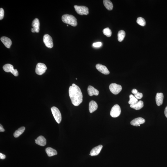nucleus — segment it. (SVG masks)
Segmentation results:
<instances>
[{
	"label": "nucleus",
	"instance_id": "f257e3e1",
	"mask_svg": "<svg viewBox=\"0 0 167 167\" xmlns=\"http://www.w3.org/2000/svg\"><path fill=\"white\" fill-rule=\"evenodd\" d=\"M69 94L71 103L75 106H78L82 103L83 95L79 87L73 84L69 88Z\"/></svg>",
	"mask_w": 167,
	"mask_h": 167
},
{
	"label": "nucleus",
	"instance_id": "f03ea898",
	"mask_svg": "<svg viewBox=\"0 0 167 167\" xmlns=\"http://www.w3.org/2000/svg\"><path fill=\"white\" fill-rule=\"evenodd\" d=\"M62 20L64 23L73 26H76L78 25L77 19L72 15L65 14L62 16Z\"/></svg>",
	"mask_w": 167,
	"mask_h": 167
},
{
	"label": "nucleus",
	"instance_id": "7ed1b4c3",
	"mask_svg": "<svg viewBox=\"0 0 167 167\" xmlns=\"http://www.w3.org/2000/svg\"><path fill=\"white\" fill-rule=\"evenodd\" d=\"M51 109L56 121L58 123H60L62 120L61 114L60 111L58 108L55 107H52Z\"/></svg>",
	"mask_w": 167,
	"mask_h": 167
},
{
	"label": "nucleus",
	"instance_id": "20e7f679",
	"mask_svg": "<svg viewBox=\"0 0 167 167\" xmlns=\"http://www.w3.org/2000/svg\"><path fill=\"white\" fill-rule=\"evenodd\" d=\"M74 8L77 13L80 15H87L89 14V8L87 7L75 5Z\"/></svg>",
	"mask_w": 167,
	"mask_h": 167
},
{
	"label": "nucleus",
	"instance_id": "39448f33",
	"mask_svg": "<svg viewBox=\"0 0 167 167\" xmlns=\"http://www.w3.org/2000/svg\"><path fill=\"white\" fill-rule=\"evenodd\" d=\"M3 69L6 72L11 73L15 76L17 77L19 75L17 70L14 69L13 66L10 64L5 65L3 66Z\"/></svg>",
	"mask_w": 167,
	"mask_h": 167
},
{
	"label": "nucleus",
	"instance_id": "423d86ee",
	"mask_svg": "<svg viewBox=\"0 0 167 167\" xmlns=\"http://www.w3.org/2000/svg\"><path fill=\"white\" fill-rule=\"evenodd\" d=\"M47 68L45 64L42 63H39L36 67L35 72L37 74L41 75L45 72Z\"/></svg>",
	"mask_w": 167,
	"mask_h": 167
},
{
	"label": "nucleus",
	"instance_id": "0eeeda50",
	"mask_svg": "<svg viewBox=\"0 0 167 167\" xmlns=\"http://www.w3.org/2000/svg\"><path fill=\"white\" fill-rule=\"evenodd\" d=\"M121 109L120 106L116 104L112 107L110 112V115L112 117L116 118L119 116L121 114Z\"/></svg>",
	"mask_w": 167,
	"mask_h": 167
},
{
	"label": "nucleus",
	"instance_id": "6e6552de",
	"mask_svg": "<svg viewBox=\"0 0 167 167\" xmlns=\"http://www.w3.org/2000/svg\"><path fill=\"white\" fill-rule=\"evenodd\" d=\"M43 41L45 45L47 47L49 48H53V43L52 37L48 34H46L43 37Z\"/></svg>",
	"mask_w": 167,
	"mask_h": 167
},
{
	"label": "nucleus",
	"instance_id": "1a4fd4ad",
	"mask_svg": "<svg viewBox=\"0 0 167 167\" xmlns=\"http://www.w3.org/2000/svg\"><path fill=\"white\" fill-rule=\"evenodd\" d=\"M111 92L114 94H117L121 91L122 87L121 85L116 83H112L109 86Z\"/></svg>",
	"mask_w": 167,
	"mask_h": 167
},
{
	"label": "nucleus",
	"instance_id": "9d476101",
	"mask_svg": "<svg viewBox=\"0 0 167 167\" xmlns=\"http://www.w3.org/2000/svg\"><path fill=\"white\" fill-rule=\"evenodd\" d=\"M31 31L33 33H38L40 30V22L38 19L35 18L32 23Z\"/></svg>",
	"mask_w": 167,
	"mask_h": 167
},
{
	"label": "nucleus",
	"instance_id": "9b49d317",
	"mask_svg": "<svg viewBox=\"0 0 167 167\" xmlns=\"http://www.w3.org/2000/svg\"><path fill=\"white\" fill-rule=\"evenodd\" d=\"M97 69L101 73L105 75L109 74V71L106 66L100 64H97L96 66Z\"/></svg>",
	"mask_w": 167,
	"mask_h": 167
},
{
	"label": "nucleus",
	"instance_id": "f8f14e48",
	"mask_svg": "<svg viewBox=\"0 0 167 167\" xmlns=\"http://www.w3.org/2000/svg\"><path fill=\"white\" fill-rule=\"evenodd\" d=\"M145 120L142 118L139 117L136 118L132 120L131 122V124L134 126H140V125L144 123Z\"/></svg>",
	"mask_w": 167,
	"mask_h": 167
},
{
	"label": "nucleus",
	"instance_id": "ddd939ff",
	"mask_svg": "<svg viewBox=\"0 0 167 167\" xmlns=\"http://www.w3.org/2000/svg\"><path fill=\"white\" fill-rule=\"evenodd\" d=\"M103 146L102 145H99L93 148L91 151L89 155L91 156H96L98 155L100 153L103 148Z\"/></svg>",
	"mask_w": 167,
	"mask_h": 167
},
{
	"label": "nucleus",
	"instance_id": "4468645a",
	"mask_svg": "<svg viewBox=\"0 0 167 167\" xmlns=\"http://www.w3.org/2000/svg\"><path fill=\"white\" fill-rule=\"evenodd\" d=\"M88 94L90 96H98L99 92L97 89H95V88L91 85L89 86L88 88Z\"/></svg>",
	"mask_w": 167,
	"mask_h": 167
},
{
	"label": "nucleus",
	"instance_id": "2eb2a0df",
	"mask_svg": "<svg viewBox=\"0 0 167 167\" xmlns=\"http://www.w3.org/2000/svg\"><path fill=\"white\" fill-rule=\"evenodd\" d=\"M1 40L7 48H9L10 47L12 44V42L10 39L6 37H1Z\"/></svg>",
	"mask_w": 167,
	"mask_h": 167
},
{
	"label": "nucleus",
	"instance_id": "dca6fc26",
	"mask_svg": "<svg viewBox=\"0 0 167 167\" xmlns=\"http://www.w3.org/2000/svg\"><path fill=\"white\" fill-rule=\"evenodd\" d=\"M35 140L36 143L40 146H44L46 145V140L43 136H39Z\"/></svg>",
	"mask_w": 167,
	"mask_h": 167
},
{
	"label": "nucleus",
	"instance_id": "f3484780",
	"mask_svg": "<svg viewBox=\"0 0 167 167\" xmlns=\"http://www.w3.org/2000/svg\"><path fill=\"white\" fill-rule=\"evenodd\" d=\"M164 96L162 93H157L156 96V104L158 106L162 105L163 102Z\"/></svg>",
	"mask_w": 167,
	"mask_h": 167
},
{
	"label": "nucleus",
	"instance_id": "a211bd4d",
	"mask_svg": "<svg viewBox=\"0 0 167 167\" xmlns=\"http://www.w3.org/2000/svg\"><path fill=\"white\" fill-rule=\"evenodd\" d=\"M98 108V105L94 101H91L89 104V110L90 113H92L96 111Z\"/></svg>",
	"mask_w": 167,
	"mask_h": 167
},
{
	"label": "nucleus",
	"instance_id": "6ab92c4d",
	"mask_svg": "<svg viewBox=\"0 0 167 167\" xmlns=\"http://www.w3.org/2000/svg\"><path fill=\"white\" fill-rule=\"evenodd\" d=\"M130 107L132 108L136 109V110H139L141 109L144 107V103L142 101H139L137 103L134 104L130 105Z\"/></svg>",
	"mask_w": 167,
	"mask_h": 167
},
{
	"label": "nucleus",
	"instance_id": "aec40b11",
	"mask_svg": "<svg viewBox=\"0 0 167 167\" xmlns=\"http://www.w3.org/2000/svg\"><path fill=\"white\" fill-rule=\"evenodd\" d=\"M46 152L49 157H51V156L56 155L57 154L56 150L51 147L46 148Z\"/></svg>",
	"mask_w": 167,
	"mask_h": 167
},
{
	"label": "nucleus",
	"instance_id": "412c9836",
	"mask_svg": "<svg viewBox=\"0 0 167 167\" xmlns=\"http://www.w3.org/2000/svg\"><path fill=\"white\" fill-rule=\"evenodd\" d=\"M103 4L108 10L111 11L112 10L113 6L111 2L109 0H104Z\"/></svg>",
	"mask_w": 167,
	"mask_h": 167
},
{
	"label": "nucleus",
	"instance_id": "4be33fe9",
	"mask_svg": "<svg viewBox=\"0 0 167 167\" xmlns=\"http://www.w3.org/2000/svg\"><path fill=\"white\" fill-rule=\"evenodd\" d=\"M25 130V127H21L14 133L13 134L14 137L15 138L18 137L24 132Z\"/></svg>",
	"mask_w": 167,
	"mask_h": 167
},
{
	"label": "nucleus",
	"instance_id": "5701e85b",
	"mask_svg": "<svg viewBox=\"0 0 167 167\" xmlns=\"http://www.w3.org/2000/svg\"><path fill=\"white\" fill-rule=\"evenodd\" d=\"M125 33L124 31L123 30H120L118 32V40L120 42L122 41L125 36Z\"/></svg>",
	"mask_w": 167,
	"mask_h": 167
},
{
	"label": "nucleus",
	"instance_id": "b1692460",
	"mask_svg": "<svg viewBox=\"0 0 167 167\" xmlns=\"http://www.w3.org/2000/svg\"><path fill=\"white\" fill-rule=\"evenodd\" d=\"M129 98H130V100L128 102V103L130 105L134 104L138 102L137 99L133 95H130L129 96Z\"/></svg>",
	"mask_w": 167,
	"mask_h": 167
},
{
	"label": "nucleus",
	"instance_id": "393cba45",
	"mask_svg": "<svg viewBox=\"0 0 167 167\" xmlns=\"http://www.w3.org/2000/svg\"><path fill=\"white\" fill-rule=\"evenodd\" d=\"M137 24L141 26H144L146 25V21L143 18L139 17L137 18L136 21Z\"/></svg>",
	"mask_w": 167,
	"mask_h": 167
},
{
	"label": "nucleus",
	"instance_id": "a878e982",
	"mask_svg": "<svg viewBox=\"0 0 167 167\" xmlns=\"http://www.w3.org/2000/svg\"><path fill=\"white\" fill-rule=\"evenodd\" d=\"M103 33L104 35L108 37H110L112 35V32L109 28H104L103 30Z\"/></svg>",
	"mask_w": 167,
	"mask_h": 167
},
{
	"label": "nucleus",
	"instance_id": "bb28decb",
	"mask_svg": "<svg viewBox=\"0 0 167 167\" xmlns=\"http://www.w3.org/2000/svg\"><path fill=\"white\" fill-rule=\"evenodd\" d=\"M134 96L137 99H140L142 98L143 95L142 93L138 92L137 94H134Z\"/></svg>",
	"mask_w": 167,
	"mask_h": 167
},
{
	"label": "nucleus",
	"instance_id": "cd10ccee",
	"mask_svg": "<svg viewBox=\"0 0 167 167\" xmlns=\"http://www.w3.org/2000/svg\"><path fill=\"white\" fill-rule=\"evenodd\" d=\"M4 16V11L2 8L0 9V20L3 19Z\"/></svg>",
	"mask_w": 167,
	"mask_h": 167
},
{
	"label": "nucleus",
	"instance_id": "c85d7f7f",
	"mask_svg": "<svg viewBox=\"0 0 167 167\" xmlns=\"http://www.w3.org/2000/svg\"><path fill=\"white\" fill-rule=\"evenodd\" d=\"M102 45V43L100 42L94 43L93 44V46L95 47H99Z\"/></svg>",
	"mask_w": 167,
	"mask_h": 167
},
{
	"label": "nucleus",
	"instance_id": "c756f323",
	"mask_svg": "<svg viewBox=\"0 0 167 167\" xmlns=\"http://www.w3.org/2000/svg\"><path fill=\"white\" fill-rule=\"evenodd\" d=\"M6 158V156L1 153H0V159H4Z\"/></svg>",
	"mask_w": 167,
	"mask_h": 167
},
{
	"label": "nucleus",
	"instance_id": "7c9ffc66",
	"mask_svg": "<svg viewBox=\"0 0 167 167\" xmlns=\"http://www.w3.org/2000/svg\"><path fill=\"white\" fill-rule=\"evenodd\" d=\"M132 94H137V93L138 92L137 89H133L132 90Z\"/></svg>",
	"mask_w": 167,
	"mask_h": 167
},
{
	"label": "nucleus",
	"instance_id": "2f4dec72",
	"mask_svg": "<svg viewBox=\"0 0 167 167\" xmlns=\"http://www.w3.org/2000/svg\"><path fill=\"white\" fill-rule=\"evenodd\" d=\"M4 129L3 128L2 125L1 124L0 125V132H4Z\"/></svg>",
	"mask_w": 167,
	"mask_h": 167
},
{
	"label": "nucleus",
	"instance_id": "473e14b6",
	"mask_svg": "<svg viewBox=\"0 0 167 167\" xmlns=\"http://www.w3.org/2000/svg\"><path fill=\"white\" fill-rule=\"evenodd\" d=\"M164 114L165 116L167 118V106L166 107L165 109Z\"/></svg>",
	"mask_w": 167,
	"mask_h": 167
},
{
	"label": "nucleus",
	"instance_id": "72a5a7b5",
	"mask_svg": "<svg viewBox=\"0 0 167 167\" xmlns=\"http://www.w3.org/2000/svg\"><path fill=\"white\" fill-rule=\"evenodd\" d=\"M67 26L68 27L69 26H68V25H67Z\"/></svg>",
	"mask_w": 167,
	"mask_h": 167
},
{
	"label": "nucleus",
	"instance_id": "f704fd0d",
	"mask_svg": "<svg viewBox=\"0 0 167 167\" xmlns=\"http://www.w3.org/2000/svg\"><path fill=\"white\" fill-rule=\"evenodd\" d=\"M76 80H77V78H76Z\"/></svg>",
	"mask_w": 167,
	"mask_h": 167
}]
</instances>
